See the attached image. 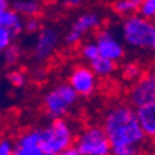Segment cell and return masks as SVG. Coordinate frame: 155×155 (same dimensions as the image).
Wrapping results in <instances>:
<instances>
[{
	"label": "cell",
	"instance_id": "2e32d148",
	"mask_svg": "<svg viewBox=\"0 0 155 155\" xmlns=\"http://www.w3.org/2000/svg\"><path fill=\"white\" fill-rule=\"evenodd\" d=\"M141 0H119L112 4V10L120 17H131L138 11Z\"/></svg>",
	"mask_w": 155,
	"mask_h": 155
},
{
	"label": "cell",
	"instance_id": "5b68a950",
	"mask_svg": "<svg viewBox=\"0 0 155 155\" xmlns=\"http://www.w3.org/2000/svg\"><path fill=\"white\" fill-rule=\"evenodd\" d=\"M74 148L78 155H112V148L102 127L90 126L74 140Z\"/></svg>",
	"mask_w": 155,
	"mask_h": 155
},
{
	"label": "cell",
	"instance_id": "4fadbf2b",
	"mask_svg": "<svg viewBox=\"0 0 155 155\" xmlns=\"http://www.w3.org/2000/svg\"><path fill=\"white\" fill-rule=\"evenodd\" d=\"M0 27H3L4 29H7L13 38H17V36L24 31V20H22L21 15H18L15 11L8 8V10H6L3 13V15H2Z\"/></svg>",
	"mask_w": 155,
	"mask_h": 155
},
{
	"label": "cell",
	"instance_id": "277c9868",
	"mask_svg": "<svg viewBox=\"0 0 155 155\" xmlns=\"http://www.w3.org/2000/svg\"><path fill=\"white\" fill-rule=\"evenodd\" d=\"M78 95L69 83H60L43 95V109L52 120L63 119V116L77 104Z\"/></svg>",
	"mask_w": 155,
	"mask_h": 155
},
{
	"label": "cell",
	"instance_id": "30bf717a",
	"mask_svg": "<svg viewBox=\"0 0 155 155\" xmlns=\"http://www.w3.org/2000/svg\"><path fill=\"white\" fill-rule=\"evenodd\" d=\"M41 129H32L21 134L14 143L13 155H43L41 150Z\"/></svg>",
	"mask_w": 155,
	"mask_h": 155
},
{
	"label": "cell",
	"instance_id": "4dcf8cb0",
	"mask_svg": "<svg viewBox=\"0 0 155 155\" xmlns=\"http://www.w3.org/2000/svg\"><path fill=\"white\" fill-rule=\"evenodd\" d=\"M43 155H51V154H43Z\"/></svg>",
	"mask_w": 155,
	"mask_h": 155
},
{
	"label": "cell",
	"instance_id": "5bb4252c",
	"mask_svg": "<svg viewBox=\"0 0 155 155\" xmlns=\"http://www.w3.org/2000/svg\"><path fill=\"white\" fill-rule=\"evenodd\" d=\"M10 8L21 17L32 18L38 17V14L42 11V4L36 0H14L10 3Z\"/></svg>",
	"mask_w": 155,
	"mask_h": 155
},
{
	"label": "cell",
	"instance_id": "7c38bea8",
	"mask_svg": "<svg viewBox=\"0 0 155 155\" xmlns=\"http://www.w3.org/2000/svg\"><path fill=\"white\" fill-rule=\"evenodd\" d=\"M102 24V17L99 13L97 11H85V13H81L78 17L74 20L73 22L71 29L77 31L78 34H87L90 31H94L98 29Z\"/></svg>",
	"mask_w": 155,
	"mask_h": 155
},
{
	"label": "cell",
	"instance_id": "f1b7e54d",
	"mask_svg": "<svg viewBox=\"0 0 155 155\" xmlns=\"http://www.w3.org/2000/svg\"><path fill=\"white\" fill-rule=\"evenodd\" d=\"M66 6H69V7H73V6H81V2L80 0H70V2H64Z\"/></svg>",
	"mask_w": 155,
	"mask_h": 155
},
{
	"label": "cell",
	"instance_id": "52a82bcc",
	"mask_svg": "<svg viewBox=\"0 0 155 155\" xmlns=\"http://www.w3.org/2000/svg\"><path fill=\"white\" fill-rule=\"evenodd\" d=\"M129 102L131 108H141L155 102V78L151 74H144L133 83L129 91Z\"/></svg>",
	"mask_w": 155,
	"mask_h": 155
},
{
	"label": "cell",
	"instance_id": "e0dca14e",
	"mask_svg": "<svg viewBox=\"0 0 155 155\" xmlns=\"http://www.w3.org/2000/svg\"><path fill=\"white\" fill-rule=\"evenodd\" d=\"M144 76V70L143 66L137 61H127L122 66V78L130 81V83H136Z\"/></svg>",
	"mask_w": 155,
	"mask_h": 155
},
{
	"label": "cell",
	"instance_id": "4316f807",
	"mask_svg": "<svg viewBox=\"0 0 155 155\" xmlns=\"http://www.w3.org/2000/svg\"><path fill=\"white\" fill-rule=\"evenodd\" d=\"M10 8V3H8L7 0H0V20H2V15L6 10Z\"/></svg>",
	"mask_w": 155,
	"mask_h": 155
},
{
	"label": "cell",
	"instance_id": "d4e9b609",
	"mask_svg": "<svg viewBox=\"0 0 155 155\" xmlns=\"http://www.w3.org/2000/svg\"><path fill=\"white\" fill-rule=\"evenodd\" d=\"M81 38H83L81 34H78L77 31H74V29H70L69 32L64 35V38H63V42H64V45H67V46H76V45H78V43L81 42Z\"/></svg>",
	"mask_w": 155,
	"mask_h": 155
},
{
	"label": "cell",
	"instance_id": "d6986e66",
	"mask_svg": "<svg viewBox=\"0 0 155 155\" xmlns=\"http://www.w3.org/2000/svg\"><path fill=\"white\" fill-rule=\"evenodd\" d=\"M7 81L15 88H22L28 81V76L22 70H11L7 73Z\"/></svg>",
	"mask_w": 155,
	"mask_h": 155
},
{
	"label": "cell",
	"instance_id": "484cf974",
	"mask_svg": "<svg viewBox=\"0 0 155 155\" xmlns=\"http://www.w3.org/2000/svg\"><path fill=\"white\" fill-rule=\"evenodd\" d=\"M14 152V144L8 138L0 140V155H13Z\"/></svg>",
	"mask_w": 155,
	"mask_h": 155
},
{
	"label": "cell",
	"instance_id": "44dd1931",
	"mask_svg": "<svg viewBox=\"0 0 155 155\" xmlns=\"http://www.w3.org/2000/svg\"><path fill=\"white\" fill-rule=\"evenodd\" d=\"M138 15L145 20L154 21L155 20V0H143L138 8Z\"/></svg>",
	"mask_w": 155,
	"mask_h": 155
},
{
	"label": "cell",
	"instance_id": "7a4b0ae2",
	"mask_svg": "<svg viewBox=\"0 0 155 155\" xmlns=\"http://www.w3.org/2000/svg\"><path fill=\"white\" fill-rule=\"evenodd\" d=\"M122 39L129 48L155 52V21L145 20L138 14L124 18Z\"/></svg>",
	"mask_w": 155,
	"mask_h": 155
},
{
	"label": "cell",
	"instance_id": "9a60e30c",
	"mask_svg": "<svg viewBox=\"0 0 155 155\" xmlns=\"http://www.w3.org/2000/svg\"><path fill=\"white\" fill-rule=\"evenodd\" d=\"M90 64H91L90 69L92 70L95 77L106 78V77L112 76L113 73L116 71V63L108 60V59H104V58H98L97 60L91 61Z\"/></svg>",
	"mask_w": 155,
	"mask_h": 155
},
{
	"label": "cell",
	"instance_id": "f546056e",
	"mask_svg": "<svg viewBox=\"0 0 155 155\" xmlns=\"http://www.w3.org/2000/svg\"><path fill=\"white\" fill-rule=\"evenodd\" d=\"M150 74H151V76L155 78V64H154V67H152V69H151V73H150Z\"/></svg>",
	"mask_w": 155,
	"mask_h": 155
},
{
	"label": "cell",
	"instance_id": "ffe728a7",
	"mask_svg": "<svg viewBox=\"0 0 155 155\" xmlns=\"http://www.w3.org/2000/svg\"><path fill=\"white\" fill-rule=\"evenodd\" d=\"M80 53H81V56H83L84 60H87L88 63L97 60V59L99 58V52H98V48H97V45H95L94 41H92V42L90 41V42L84 43L83 46H81Z\"/></svg>",
	"mask_w": 155,
	"mask_h": 155
},
{
	"label": "cell",
	"instance_id": "7402d4cb",
	"mask_svg": "<svg viewBox=\"0 0 155 155\" xmlns=\"http://www.w3.org/2000/svg\"><path fill=\"white\" fill-rule=\"evenodd\" d=\"M42 28L41 20L38 17H32V18H27L24 21V31L28 34H38Z\"/></svg>",
	"mask_w": 155,
	"mask_h": 155
},
{
	"label": "cell",
	"instance_id": "9c48e42d",
	"mask_svg": "<svg viewBox=\"0 0 155 155\" xmlns=\"http://www.w3.org/2000/svg\"><path fill=\"white\" fill-rule=\"evenodd\" d=\"M69 84L78 97H91L97 90V77L87 66H76L69 76Z\"/></svg>",
	"mask_w": 155,
	"mask_h": 155
},
{
	"label": "cell",
	"instance_id": "8fae6325",
	"mask_svg": "<svg viewBox=\"0 0 155 155\" xmlns=\"http://www.w3.org/2000/svg\"><path fill=\"white\" fill-rule=\"evenodd\" d=\"M136 116L147 140L155 141V102L136 109Z\"/></svg>",
	"mask_w": 155,
	"mask_h": 155
},
{
	"label": "cell",
	"instance_id": "cb8c5ba5",
	"mask_svg": "<svg viewBox=\"0 0 155 155\" xmlns=\"http://www.w3.org/2000/svg\"><path fill=\"white\" fill-rule=\"evenodd\" d=\"M11 43H14V38L11 36V34L7 29L0 27V53H3Z\"/></svg>",
	"mask_w": 155,
	"mask_h": 155
},
{
	"label": "cell",
	"instance_id": "ba28073f",
	"mask_svg": "<svg viewBox=\"0 0 155 155\" xmlns=\"http://www.w3.org/2000/svg\"><path fill=\"white\" fill-rule=\"evenodd\" d=\"M60 42V34L54 27H42L34 43V59L36 61H45L58 49Z\"/></svg>",
	"mask_w": 155,
	"mask_h": 155
},
{
	"label": "cell",
	"instance_id": "83f0119b",
	"mask_svg": "<svg viewBox=\"0 0 155 155\" xmlns=\"http://www.w3.org/2000/svg\"><path fill=\"white\" fill-rule=\"evenodd\" d=\"M59 155H78V152L76 151V148L74 147H71V148H69V150H66V151L60 152Z\"/></svg>",
	"mask_w": 155,
	"mask_h": 155
},
{
	"label": "cell",
	"instance_id": "ac0fdd59",
	"mask_svg": "<svg viewBox=\"0 0 155 155\" xmlns=\"http://www.w3.org/2000/svg\"><path fill=\"white\" fill-rule=\"evenodd\" d=\"M21 46L17 45V43H11L10 46L2 53V60H3L4 66H7V67L15 66L21 59Z\"/></svg>",
	"mask_w": 155,
	"mask_h": 155
},
{
	"label": "cell",
	"instance_id": "6da1fadb",
	"mask_svg": "<svg viewBox=\"0 0 155 155\" xmlns=\"http://www.w3.org/2000/svg\"><path fill=\"white\" fill-rule=\"evenodd\" d=\"M102 130L106 134L112 150L126 147L147 148V137L140 127L136 109L129 104H116L110 106L104 116Z\"/></svg>",
	"mask_w": 155,
	"mask_h": 155
},
{
	"label": "cell",
	"instance_id": "8992f818",
	"mask_svg": "<svg viewBox=\"0 0 155 155\" xmlns=\"http://www.w3.org/2000/svg\"><path fill=\"white\" fill-rule=\"evenodd\" d=\"M95 45L99 52V58L117 63L124 58V45L110 29H99L95 34Z\"/></svg>",
	"mask_w": 155,
	"mask_h": 155
},
{
	"label": "cell",
	"instance_id": "603a6c76",
	"mask_svg": "<svg viewBox=\"0 0 155 155\" xmlns=\"http://www.w3.org/2000/svg\"><path fill=\"white\" fill-rule=\"evenodd\" d=\"M147 148L140 147H126V148H117L112 150V155H145Z\"/></svg>",
	"mask_w": 155,
	"mask_h": 155
},
{
	"label": "cell",
	"instance_id": "3957f363",
	"mask_svg": "<svg viewBox=\"0 0 155 155\" xmlns=\"http://www.w3.org/2000/svg\"><path fill=\"white\" fill-rule=\"evenodd\" d=\"M74 130L67 120H52L48 126L41 129V150L43 154L59 155L74 144Z\"/></svg>",
	"mask_w": 155,
	"mask_h": 155
}]
</instances>
